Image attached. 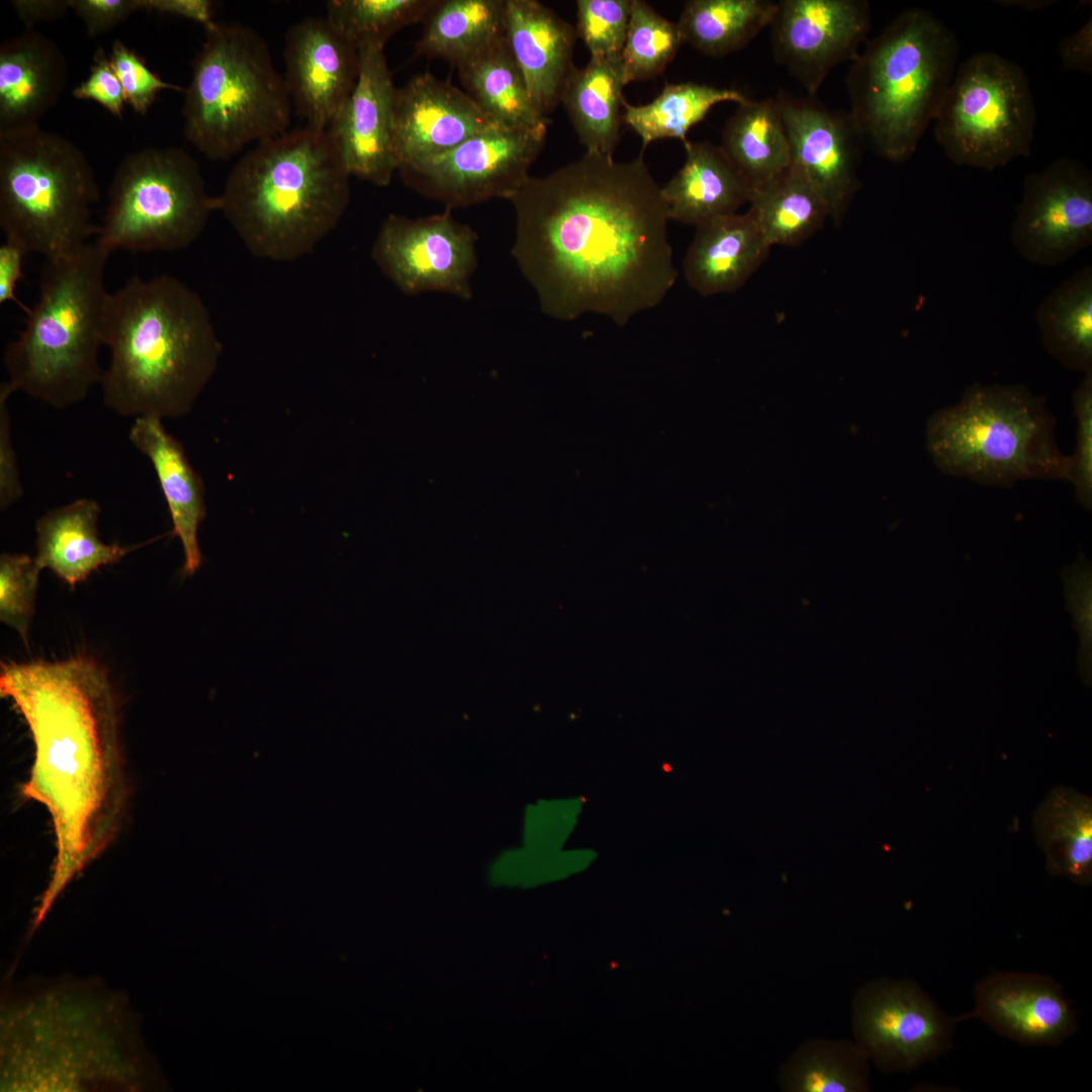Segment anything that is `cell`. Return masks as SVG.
Segmentation results:
<instances>
[{
	"mask_svg": "<svg viewBox=\"0 0 1092 1092\" xmlns=\"http://www.w3.org/2000/svg\"><path fill=\"white\" fill-rule=\"evenodd\" d=\"M580 797L543 798L526 805L521 818V844L541 850L568 846L580 815Z\"/></svg>",
	"mask_w": 1092,
	"mask_h": 1092,
	"instance_id": "41",
	"label": "cell"
},
{
	"mask_svg": "<svg viewBox=\"0 0 1092 1092\" xmlns=\"http://www.w3.org/2000/svg\"><path fill=\"white\" fill-rule=\"evenodd\" d=\"M495 126L465 91L428 72L417 75L395 91L397 170L444 154Z\"/></svg>",
	"mask_w": 1092,
	"mask_h": 1092,
	"instance_id": "20",
	"label": "cell"
},
{
	"mask_svg": "<svg viewBox=\"0 0 1092 1092\" xmlns=\"http://www.w3.org/2000/svg\"><path fill=\"white\" fill-rule=\"evenodd\" d=\"M1045 399L1023 384H971L958 402L932 413L925 445L937 469L999 487L1068 478Z\"/></svg>",
	"mask_w": 1092,
	"mask_h": 1092,
	"instance_id": "7",
	"label": "cell"
},
{
	"mask_svg": "<svg viewBox=\"0 0 1092 1092\" xmlns=\"http://www.w3.org/2000/svg\"><path fill=\"white\" fill-rule=\"evenodd\" d=\"M547 129L495 126L450 151L398 168L406 186L449 209L511 199L529 180Z\"/></svg>",
	"mask_w": 1092,
	"mask_h": 1092,
	"instance_id": "12",
	"label": "cell"
},
{
	"mask_svg": "<svg viewBox=\"0 0 1092 1092\" xmlns=\"http://www.w3.org/2000/svg\"><path fill=\"white\" fill-rule=\"evenodd\" d=\"M214 211L216 196L188 152L149 147L118 164L95 239L111 253L179 251L198 239Z\"/></svg>",
	"mask_w": 1092,
	"mask_h": 1092,
	"instance_id": "10",
	"label": "cell"
},
{
	"mask_svg": "<svg viewBox=\"0 0 1092 1092\" xmlns=\"http://www.w3.org/2000/svg\"><path fill=\"white\" fill-rule=\"evenodd\" d=\"M959 1020L906 979L872 981L853 1000L855 1043L885 1072L909 1071L944 1055Z\"/></svg>",
	"mask_w": 1092,
	"mask_h": 1092,
	"instance_id": "13",
	"label": "cell"
},
{
	"mask_svg": "<svg viewBox=\"0 0 1092 1092\" xmlns=\"http://www.w3.org/2000/svg\"><path fill=\"white\" fill-rule=\"evenodd\" d=\"M504 23L507 42L531 100L546 117L560 103L574 68L576 30L536 0H505Z\"/></svg>",
	"mask_w": 1092,
	"mask_h": 1092,
	"instance_id": "22",
	"label": "cell"
},
{
	"mask_svg": "<svg viewBox=\"0 0 1092 1092\" xmlns=\"http://www.w3.org/2000/svg\"><path fill=\"white\" fill-rule=\"evenodd\" d=\"M69 6L88 35L95 37L142 11L143 0H69Z\"/></svg>",
	"mask_w": 1092,
	"mask_h": 1092,
	"instance_id": "48",
	"label": "cell"
},
{
	"mask_svg": "<svg viewBox=\"0 0 1092 1092\" xmlns=\"http://www.w3.org/2000/svg\"><path fill=\"white\" fill-rule=\"evenodd\" d=\"M791 148V166L817 191L839 223L860 182L864 142L848 112L833 110L812 97H776Z\"/></svg>",
	"mask_w": 1092,
	"mask_h": 1092,
	"instance_id": "17",
	"label": "cell"
},
{
	"mask_svg": "<svg viewBox=\"0 0 1092 1092\" xmlns=\"http://www.w3.org/2000/svg\"><path fill=\"white\" fill-rule=\"evenodd\" d=\"M1059 55L1063 68L1091 74L1092 71V17L1072 34L1059 42Z\"/></svg>",
	"mask_w": 1092,
	"mask_h": 1092,
	"instance_id": "49",
	"label": "cell"
},
{
	"mask_svg": "<svg viewBox=\"0 0 1092 1092\" xmlns=\"http://www.w3.org/2000/svg\"><path fill=\"white\" fill-rule=\"evenodd\" d=\"M769 250L747 211L716 217L696 226L684 277L702 296L731 293L756 272Z\"/></svg>",
	"mask_w": 1092,
	"mask_h": 1092,
	"instance_id": "24",
	"label": "cell"
},
{
	"mask_svg": "<svg viewBox=\"0 0 1092 1092\" xmlns=\"http://www.w3.org/2000/svg\"><path fill=\"white\" fill-rule=\"evenodd\" d=\"M741 91L709 84H667L650 103L632 105L623 101V121L640 138L643 146L660 139L687 141L689 130L705 119L718 103L747 101Z\"/></svg>",
	"mask_w": 1092,
	"mask_h": 1092,
	"instance_id": "36",
	"label": "cell"
},
{
	"mask_svg": "<svg viewBox=\"0 0 1092 1092\" xmlns=\"http://www.w3.org/2000/svg\"><path fill=\"white\" fill-rule=\"evenodd\" d=\"M747 212L769 245L798 246L829 218L827 205L792 166L753 190Z\"/></svg>",
	"mask_w": 1092,
	"mask_h": 1092,
	"instance_id": "34",
	"label": "cell"
},
{
	"mask_svg": "<svg viewBox=\"0 0 1092 1092\" xmlns=\"http://www.w3.org/2000/svg\"><path fill=\"white\" fill-rule=\"evenodd\" d=\"M960 46L933 13L908 9L852 61L848 114L864 145L901 163L917 150L957 70Z\"/></svg>",
	"mask_w": 1092,
	"mask_h": 1092,
	"instance_id": "6",
	"label": "cell"
},
{
	"mask_svg": "<svg viewBox=\"0 0 1092 1092\" xmlns=\"http://www.w3.org/2000/svg\"><path fill=\"white\" fill-rule=\"evenodd\" d=\"M477 236L457 221L451 209L419 218L390 214L382 222L371 256L382 273L402 292L472 296Z\"/></svg>",
	"mask_w": 1092,
	"mask_h": 1092,
	"instance_id": "14",
	"label": "cell"
},
{
	"mask_svg": "<svg viewBox=\"0 0 1092 1092\" xmlns=\"http://www.w3.org/2000/svg\"><path fill=\"white\" fill-rule=\"evenodd\" d=\"M625 85L621 59L590 58L569 74L560 103L585 153L613 157L620 141Z\"/></svg>",
	"mask_w": 1092,
	"mask_h": 1092,
	"instance_id": "28",
	"label": "cell"
},
{
	"mask_svg": "<svg viewBox=\"0 0 1092 1092\" xmlns=\"http://www.w3.org/2000/svg\"><path fill=\"white\" fill-rule=\"evenodd\" d=\"M68 65L44 34L25 30L0 46V132L39 126L58 102Z\"/></svg>",
	"mask_w": 1092,
	"mask_h": 1092,
	"instance_id": "23",
	"label": "cell"
},
{
	"mask_svg": "<svg viewBox=\"0 0 1092 1092\" xmlns=\"http://www.w3.org/2000/svg\"><path fill=\"white\" fill-rule=\"evenodd\" d=\"M1076 418V445L1069 456L1068 478L1074 487L1077 502L1086 510L1092 508V369L1083 377L1072 394Z\"/></svg>",
	"mask_w": 1092,
	"mask_h": 1092,
	"instance_id": "44",
	"label": "cell"
},
{
	"mask_svg": "<svg viewBox=\"0 0 1092 1092\" xmlns=\"http://www.w3.org/2000/svg\"><path fill=\"white\" fill-rule=\"evenodd\" d=\"M28 254L18 244L5 239L0 246V303L13 301L24 311L28 309L19 301L15 294V288L23 276V260Z\"/></svg>",
	"mask_w": 1092,
	"mask_h": 1092,
	"instance_id": "50",
	"label": "cell"
},
{
	"mask_svg": "<svg viewBox=\"0 0 1092 1092\" xmlns=\"http://www.w3.org/2000/svg\"><path fill=\"white\" fill-rule=\"evenodd\" d=\"M96 239L71 256L46 260L37 300L6 348V384L56 408L79 403L100 384L110 255Z\"/></svg>",
	"mask_w": 1092,
	"mask_h": 1092,
	"instance_id": "5",
	"label": "cell"
},
{
	"mask_svg": "<svg viewBox=\"0 0 1092 1092\" xmlns=\"http://www.w3.org/2000/svg\"><path fill=\"white\" fill-rule=\"evenodd\" d=\"M439 0H331L327 20L358 50L384 49L398 30L424 23Z\"/></svg>",
	"mask_w": 1092,
	"mask_h": 1092,
	"instance_id": "38",
	"label": "cell"
},
{
	"mask_svg": "<svg viewBox=\"0 0 1092 1092\" xmlns=\"http://www.w3.org/2000/svg\"><path fill=\"white\" fill-rule=\"evenodd\" d=\"M1035 322L1048 353L1069 371L1092 369V266L1058 284L1041 300Z\"/></svg>",
	"mask_w": 1092,
	"mask_h": 1092,
	"instance_id": "32",
	"label": "cell"
},
{
	"mask_svg": "<svg viewBox=\"0 0 1092 1092\" xmlns=\"http://www.w3.org/2000/svg\"><path fill=\"white\" fill-rule=\"evenodd\" d=\"M778 2L691 0L676 23L684 42L705 56L721 58L743 49L771 24Z\"/></svg>",
	"mask_w": 1092,
	"mask_h": 1092,
	"instance_id": "35",
	"label": "cell"
},
{
	"mask_svg": "<svg viewBox=\"0 0 1092 1092\" xmlns=\"http://www.w3.org/2000/svg\"><path fill=\"white\" fill-rule=\"evenodd\" d=\"M40 571L29 555L0 556V620L17 631L26 645Z\"/></svg>",
	"mask_w": 1092,
	"mask_h": 1092,
	"instance_id": "43",
	"label": "cell"
},
{
	"mask_svg": "<svg viewBox=\"0 0 1092 1092\" xmlns=\"http://www.w3.org/2000/svg\"><path fill=\"white\" fill-rule=\"evenodd\" d=\"M1011 242L1028 262L1059 266L1092 244V174L1073 158L1029 173L1011 225Z\"/></svg>",
	"mask_w": 1092,
	"mask_h": 1092,
	"instance_id": "15",
	"label": "cell"
},
{
	"mask_svg": "<svg viewBox=\"0 0 1092 1092\" xmlns=\"http://www.w3.org/2000/svg\"><path fill=\"white\" fill-rule=\"evenodd\" d=\"M73 96L80 100H92L113 116L122 117L126 103L124 93L103 48L95 51L89 75L74 88Z\"/></svg>",
	"mask_w": 1092,
	"mask_h": 1092,
	"instance_id": "46",
	"label": "cell"
},
{
	"mask_svg": "<svg viewBox=\"0 0 1092 1092\" xmlns=\"http://www.w3.org/2000/svg\"><path fill=\"white\" fill-rule=\"evenodd\" d=\"M97 179L83 151L35 126L0 132V226L5 239L46 260L71 256L98 226Z\"/></svg>",
	"mask_w": 1092,
	"mask_h": 1092,
	"instance_id": "9",
	"label": "cell"
},
{
	"mask_svg": "<svg viewBox=\"0 0 1092 1092\" xmlns=\"http://www.w3.org/2000/svg\"><path fill=\"white\" fill-rule=\"evenodd\" d=\"M633 0H577L579 36L590 58L621 59Z\"/></svg>",
	"mask_w": 1092,
	"mask_h": 1092,
	"instance_id": "42",
	"label": "cell"
},
{
	"mask_svg": "<svg viewBox=\"0 0 1092 1092\" xmlns=\"http://www.w3.org/2000/svg\"><path fill=\"white\" fill-rule=\"evenodd\" d=\"M355 87L329 128L351 177L377 186L397 171L394 152L396 87L384 49L360 48Z\"/></svg>",
	"mask_w": 1092,
	"mask_h": 1092,
	"instance_id": "19",
	"label": "cell"
},
{
	"mask_svg": "<svg viewBox=\"0 0 1092 1092\" xmlns=\"http://www.w3.org/2000/svg\"><path fill=\"white\" fill-rule=\"evenodd\" d=\"M0 694L14 704L34 744L24 797L50 814L56 844L44 914L67 884L113 841L125 806L116 698L85 655L1 664Z\"/></svg>",
	"mask_w": 1092,
	"mask_h": 1092,
	"instance_id": "2",
	"label": "cell"
},
{
	"mask_svg": "<svg viewBox=\"0 0 1092 1092\" xmlns=\"http://www.w3.org/2000/svg\"><path fill=\"white\" fill-rule=\"evenodd\" d=\"M974 998L969 1015L1020 1044L1058 1045L1077 1029L1061 984L1045 975L996 972L976 984Z\"/></svg>",
	"mask_w": 1092,
	"mask_h": 1092,
	"instance_id": "21",
	"label": "cell"
},
{
	"mask_svg": "<svg viewBox=\"0 0 1092 1092\" xmlns=\"http://www.w3.org/2000/svg\"><path fill=\"white\" fill-rule=\"evenodd\" d=\"M1035 838L1053 876L1092 883V801L1068 787L1055 788L1032 814Z\"/></svg>",
	"mask_w": 1092,
	"mask_h": 1092,
	"instance_id": "31",
	"label": "cell"
},
{
	"mask_svg": "<svg viewBox=\"0 0 1092 1092\" xmlns=\"http://www.w3.org/2000/svg\"><path fill=\"white\" fill-rule=\"evenodd\" d=\"M104 346L105 405L122 417L162 421L192 411L222 352L202 298L169 274L134 276L109 292Z\"/></svg>",
	"mask_w": 1092,
	"mask_h": 1092,
	"instance_id": "3",
	"label": "cell"
},
{
	"mask_svg": "<svg viewBox=\"0 0 1092 1092\" xmlns=\"http://www.w3.org/2000/svg\"><path fill=\"white\" fill-rule=\"evenodd\" d=\"M510 201L512 253L548 316L597 313L622 327L674 286L667 207L642 156L585 153L530 177Z\"/></svg>",
	"mask_w": 1092,
	"mask_h": 1092,
	"instance_id": "1",
	"label": "cell"
},
{
	"mask_svg": "<svg viewBox=\"0 0 1092 1092\" xmlns=\"http://www.w3.org/2000/svg\"><path fill=\"white\" fill-rule=\"evenodd\" d=\"M13 391L4 382L0 387V508L6 510L20 499L23 488L12 441L7 400Z\"/></svg>",
	"mask_w": 1092,
	"mask_h": 1092,
	"instance_id": "47",
	"label": "cell"
},
{
	"mask_svg": "<svg viewBox=\"0 0 1092 1092\" xmlns=\"http://www.w3.org/2000/svg\"><path fill=\"white\" fill-rule=\"evenodd\" d=\"M934 136L949 161L993 171L1028 157L1036 108L1024 70L992 52L964 61L934 118Z\"/></svg>",
	"mask_w": 1092,
	"mask_h": 1092,
	"instance_id": "11",
	"label": "cell"
},
{
	"mask_svg": "<svg viewBox=\"0 0 1092 1092\" xmlns=\"http://www.w3.org/2000/svg\"><path fill=\"white\" fill-rule=\"evenodd\" d=\"M594 858V851L586 848L541 850L520 843L492 857L486 878L499 889H533L575 876L587 869Z\"/></svg>",
	"mask_w": 1092,
	"mask_h": 1092,
	"instance_id": "39",
	"label": "cell"
},
{
	"mask_svg": "<svg viewBox=\"0 0 1092 1092\" xmlns=\"http://www.w3.org/2000/svg\"><path fill=\"white\" fill-rule=\"evenodd\" d=\"M686 161L661 187L668 218L698 226L736 213L750 189L721 150L710 142L684 143Z\"/></svg>",
	"mask_w": 1092,
	"mask_h": 1092,
	"instance_id": "27",
	"label": "cell"
},
{
	"mask_svg": "<svg viewBox=\"0 0 1092 1092\" xmlns=\"http://www.w3.org/2000/svg\"><path fill=\"white\" fill-rule=\"evenodd\" d=\"M457 68L465 92L498 126L547 129L549 120L534 106L505 35Z\"/></svg>",
	"mask_w": 1092,
	"mask_h": 1092,
	"instance_id": "29",
	"label": "cell"
},
{
	"mask_svg": "<svg viewBox=\"0 0 1092 1092\" xmlns=\"http://www.w3.org/2000/svg\"><path fill=\"white\" fill-rule=\"evenodd\" d=\"M214 3L210 0H143V11L186 18L208 28L213 19Z\"/></svg>",
	"mask_w": 1092,
	"mask_h": 1092,
	"instance_id": "51",
	"label": "cell"
},
{
	"mask_svg": "<svg viewBox=\"0 0 1092 1092\" xmlns=\"http://www.w3.org/2000/svg\"><path fill=\"white\" fill-rule=\"evenodd\" d=\"M505 0H439L424 22L416 54L458 67L505 35Z\"/></svg>",
	"mask_w": 1092,
	"mask_h": 1092,
	"instance_id": "33",
	"label": "cell"
},
{
	"mask_svg": "<svg viewBox=\"0 0 1092 1092\" xmlns=\"http://www.w3.org/2000/svg\"><path fill=\"white\" fill-rule=\"evenodd\" d=\"M11 6L26 30L58 19L70 10L69 0H13Z\"/></svg>",
	"mask_w": 1092,
	"mask_h": 1092,
	"instance_id": "52",
	"label": "cell"
},
{
	"mask_svg": "<svg viewBox=\"0 0 1092 1092\" xmlns=\"http://www.w3.org/2000/svg\"><path fill=\"white\" fill-rule=\"evenodd\" d=\"M847 1040H811L800 1046L781 1072V1085L793 1092H861L869 1089V1064Z\"/></svg>",
	"mask_w": 1092,
	"mask_h": 1092,
	"instance_id": "37",
	"label": "cell"
},
{
	"mask_svg": "<svg viewBox=\"0 0 1092 1092\" xmlns=\"http://www.w3.org/2000/svg\"><path fill=\"white\" fill-rule=\"evenodd\" d=\"M285 85L305 126L327 130L352 93L359 52L327 18L307 17L285 35Z\"/></svg>",
	"mask_w": 1092,
	"mask_h": 1092,
	"instance_id": "18",
	"label": "cell"
},
{
	"mask_svg": "<svg viewBox=\"0 0 1092 1092\" xmlns=\"http://www.w3.org/2000/svg\"><path fill=\"white\" fill-rule=\"evenodd\" d=\"M998 3L1000 5H1004V6H1008V7L1013 6V7H1019V8H1022V9H1026V10H1036V9L1046 8L1050 5H1053L1055 3V1H1049V0H1043V1H1041V0H1037V1H1030V0L1029 1H998Z\"/></svg>",
	"mask_w": 1092,
	"mask_h": 1092,
	"instance_id": "53",
	"label": "cell"
},
{
	"mask_svg": "<svg viewBox=\"0 0 1092 1092\" xmlns=\"http://www.w3.org/2000/svg\"><path fill=\"white\" fill-rule=\"evenodd\" d=\"M769 27L776 62L813 97L834 67L859 54L871 7L866 0H781Z\"/></svg>",
	"mask_w": 1092,
	"mask_h": 1092,
	"instance_id": "16",
	"label": "cell"
},
{
	"mask_svg": "<svg viewBox=\"0 0 1092 1092\" xmlns=\"http://www.w3.org/2000/svg\"><path fill=\"white\" fill-rule=\"evenodd\" d=\"M121 84L125 101L141 115H147L162 90L185 91L179 85L164 81L146 61L120 39H115L108 54Z\"/></svg>",
	"mask_w": 1092,
	"mask_h": 1092,
	"instance_id": "45",
	"label": "cell"
},
{
	"mask_svg": "<svg viewBox=\"0 0 1092 1092\" xmlns=\"http://www.w3.org/2000/svg\"><path fill=\"white\" fill-rule=\"evenodd\" d=\"M681 43L684 40L676 23L660 15L647 2L633 0L621 54L625 84L659 75Z\"/></svg>",
	"mask_w": 1092,
	"mask_h": 1092,
	"instance_id": "40",
	"label": "cell"
},
{
	"mask_svg": "<svg viewBox=\"0 0 1092 1092\" xmlns=\"http://www.w3.org/2000/svg\"><path fill=\"white\" fill-rule=\"evenodd\" d=\"M737 105L722 129L720 148L751 194L791 166V148L776 98Z\"/></svg>",
	"mask_w": 1092,
	"mask_h": 1092,
	"instance_id": "30",
	"label": "cell"
},
{
	"mask_svg": "<svg viewBox=\"0 0 1092 1092\" xmlns=\"http://www.w3.org/2000/svg\"><path fill=\"white\" fill-rule=\"evenodd\" d=\"M99 504L79 498L50 510L35 523V560L74 587L98 568L114 564L132 548L106 544L98 535Z\"/></svg>",
	"mask_w": 1092,
	"mask_h": 1092,
	"instance_id": "26",
	"label": "cell"
},
{
	"mask_svg": "<svg viewBox=\"0 0 1092 1092\" xmlns=\"http://www.w3.org/2000/svg\"><path fill=\"white\" fill-rule=\"evenodd\" d=\"M350 178L329 129L301 125L254 145L216 196L220 211L252 255L295 261L338 225Z\"/></svg>",
	"mask_w": 1092,
	"mask_h": 1092,
	"instance_id": "4",
	"label": "cell"
},
{
	"mask_svg": "<svg viewBox=\"0 0 1092 1092\" xmlns=\"http://www.w3.org/2000/svg\"><path fill=\"white\" fill-rule=\"evenodd\" d=\"M182 106L184 136L213 161L289 130L293 112L282 75L252 27L215 22L191 64Z\"/></svg>",
	"mask_w": 1092,
	"mask_h": 1092,
	"instance_id": "8",
	"label": "cell"
},
{
	"mask_svg": "<svg viewBox=\"0 0 1092 1092\" xmlns=\"http://www.w3.org/2000/svg\"><path fill=\"white\" fill-rule=\"evenodd\" d=\"M128 438L154 467L171 516L172 534L182 544V573L193 575L202 562L198 543V529L206 515L202 479L191 466L182 444L168 433L162 420L134 419Z\"/></svg>",
	"mask_w": 1092,
	"mask_h": 1092,
	"instance_id": "25",
	"label": "cell"
}]
</instances>
